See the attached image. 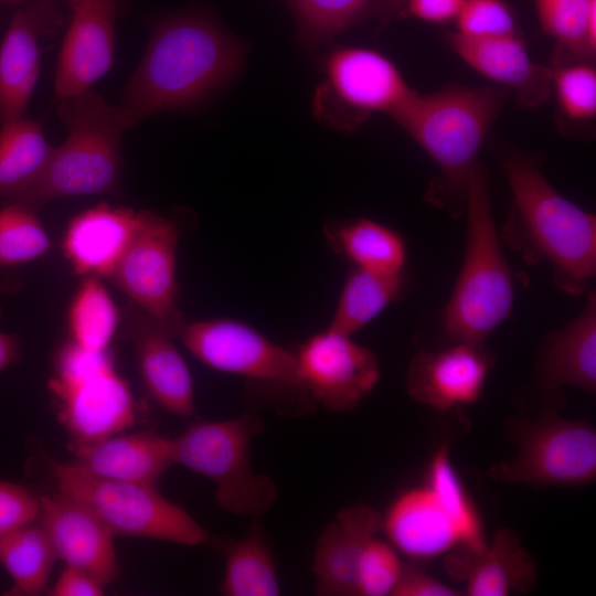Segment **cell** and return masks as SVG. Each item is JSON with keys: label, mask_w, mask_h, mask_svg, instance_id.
I'll use <instances>...</instances> for the list:
<instances>
[{"label": "cell", "mask_w": 596, "mask_h": 596, "mask_svg": "<svg viewBox=\"0 0 596 596\" xmlns=\"http://www.w3.org/2000/svg\"><path fill=\"white\" fill-rule=\"evenodd\" d=\"M243 44L200 13L173 15L156 28L118 107L124 129L167 110L187 109L241 70Z\"/></svg>", "instance_id": "cell-1"}, {"label": "cell", "mask_w": 596, "mask_h": 596, "mask_svg": "<svg viewBox=\"0 0 596 596\" xmlns=\"http://www.w3.org/2000/svg\"><path fill=\"white\" fill-rule=\"evenodd\" d=\"M511 195L501 241L529 265L550 263L556 286L572 296L596 274V217L563 196L545 178L538 156L501 147Z\"/></svg>", "instance_id": "cell-2"}, {"label": "cell", "mask_w": 596, "mask_h": 596, "mask_svg": "<svg viewBox=\"0 0 596 596\" xmlns=\"http://www.w3.org/2000/svg\"><path fill=\"white\" fill-rule=\"evenodd\" d=\"M507 99L501 87L447 85L430 94L416 92L392 117L438 169L425 200L454 219L466 211L471 171Z\"/></svg>", "instance_id": "cell-3"}, {"label": "cell", "mask_w": 596, "mask_h": 596, "mask_svg": "<svg viewBox=\"0 0 596 596\" xmlns=\"http://www.w3.org/2000/svg\"><path fill=\"white\" fill-rule=\"evenodd\" d=\"M57 115L67 128L39 178L7 199L38 212L46 203L74 195L120 194L125 131L118 107L91 89L60 99Z\"/></svg>", "instance_id": "cell-4"}, {"label": "cell", "mask_w": 596, "mask_h": 596, "mask_svg": "<svg viewBox=\"0 0 596 596\" xmlns=\"http://www.w3.org/2000/svg\"><path fill=\"white\" fill-rule=\"evenodd\" d=\"M462 265L441 316L447 343H485L513 309L515 283L494 223L485 167L471 171Z\"/></svg>", "instance_id": "cell-5"}, {"label": "cell", "mask_w": 596, "mask_h": 596, "mask_svg": "<svg viewBox=\"0 0 596 596\" xmlns=\"http://www.w3.org/2000/svg\"><path fill=\"white\" fill-rule=\"evenodd\" d=\"M260 432L262 422L254 414L193 423L171 438L173 464L213 481L219 508L256 519L277 497L274 480L251 464V441Z\"/></svg>", "instance_id": "cell-6"}, {"label": "cell", "mask_w": 596, "mask_h": 596, "mask_svg": "<svg viewBox=\"0 0 596 596\" xmlns=\"http://www.w3.org/2000/svg\"><path fill=\"white\" fill-rule=\"evenodd\" d=\"M49 390L56 402L57 421L71 437L70 445L97 443L136 422L131 389L116 372L108 350L65 343L56 354Z\"/></svg>", "instance_id": "cell-7"}, {"label": "cell", "mask_w": 596, "mask_h": 596, "mask_svg": "<svg viewBox=\"0 0 596 596\" xmlns=\"http://www.w3.org/2000/svg\"><path fill=\"white\" fill-rule=\"evenodd\" d=\"M505 435L515 454L496 462L489 478L531 487H584L596 479V429L587 421L546 409L533 419L510 418Z\"/></svg>", "instance_id": "cell-8"}, {"label": "cell", "mask_w": 596, "mask_h": 596, "mask_svg": "<svg viewBox=\"0 0 596 596\" xmlns=\"http://www.w3.org/2000/svg\"><path fill=\"white\" fill-rule=\"evenodd\" d=\"M58 490L87 504L115 534L199 545L205 529L183 508L164 498L157 485L94 477L74 466L47 458Z\"/></svg>", "instance_id": "cell-9"}, {"label": "cell", "mask_w": 596, "mask_h": 596, "mask_svg": "<svg viewBox=\"0 0 596 596\" xmlns=\"http://www.w3.org/2000/svg\"><path fill=\"white\" fill-rule=\"evenodd\" d=\"M322 72L313 111L341 130L356 128L374 113L392 118L416 93L387 56L368 47L340 46L330 51Z\"/></svg>", "instance_id": "cell-10"}, {"label": "cell", "mask_w": 596, "mask_h": 596, "mask_svg": "<svg viewBox=\"0 0 596 596\" xmlns=\"http://www.w3.org/2000/svg\"><path fill=\"white\" fill-rule=\"evenodd\" d=\"M187 350L206 366L246 379L272 394H292L310 407L296 353L248 324L233 319L188 323L179 336Z\"/></svg>", "instance_id": "cell-11"}, {"label": "cell", "mask_w": 596, "mask_h": 596, "mask_svg": "<svg viewBox=\"0 0 596 596\" xmlns=\"http://www.w3.org/2000/svg\"><path fill=\"white\" fill-rule=\"evenodd\" d=\"M179 228L171 219L140 211V225L111 274L114 284L172 338L187 324L177 306Z\"/></svg>", "instance_id": "cell-12"}, {"label": "cell", "mask_w": 596, "mask_h": 596, "mask_svg": "<svg viewBox=\"0 0 596 596\" xmlns=\"http://www.w3.org/2000/svg\"><path fill=\"white\" fill-rule=\"evenodd\" d=\"M295 353L307 394L329 411L359 406L381 377L373 351L329 327L308 338Z\"/></svg>", "instance_id": "cell-13"}, {"label": "cell", "mask_w": 596, "mask_h": 596, "mask_svg": "<svg viewBox=\"0 0 596 596\" xmlns=\"http://www.w3.org/2000/svg\"><path fill=\"white\" fill-rule=\"evenodd\" d=\"M493 354L485 343L451 342L418 350L406 370V390L417 403L438 412L475 404L481 396Z\"/></svg>", "instance_id": "cell-14"}, {"label": "cell", "mask_w": 596, "mask_h": 596, "mask_svg": "<svg viewBox=\"0 0 596 596\" xmlns=\"http://www.w3.org/2000/svg\"><path fill=\"white\" fill-rule=\"evenodd\" d=\"M38 519L65 565L87 572L105 586L119 577L115 534L83 501L61 490L42 496Z\"/></svg>", "instance_id": "cell-15"}, {"label": "cell", "mask_w": 596, "mask_h": 596, "mask_svg": "<svg viewBox=\"0 0 596 596\" xmlns=\"http://www.w3.org/2000/svg\"><path fill=\"white\" fill-rule=\"evenodd\" d=\"M118 6L119 0H81L74 4L54 76L58 100L88 91L111 68Z\"/></svg>", "instance_id": "cell-16"}, {"label": "cell", "mask_w": 596, "mask_h": 596, "mask_svg": "<svg viewBox=\"0 0 596 596\" xmlns=\"http://www.w3.org/2000/svg\"><path fill=\"white\" fill-rule=\"evenodd\" d=\"M123 334L134 344L140 380L148 396L172 415H193L192 376L172 337L131 301L125 310Z\"/></svg>", "instance_id": "cell-17"}, {"label": "cell", "mask_w": 596, "mask_h": 596, "mask_svg": "<svg viewBox=\"0 0 596 596\" xmlns=\"http://www.w3.org/2000/svg\"><path fill=\"white\" fill-rule=\"evenodd\" d=\"M453 51L471 68L514 93L525 107H536L552 92V68L536 63L515 34L470 38L448 35Z\"/></svg>", "instance_id": "cell-18"}, {"label": "cell", "mask_w": 596, "mask_h": 596, "mask_svg": "<svg viewBox=\"0 0 596 596\" xmlns=\"http://www.w3.org/2000/svg\"><path fill=\"white\" fill-rule=\"evenodd\" d=\"M381 531L398 553L413 560L433 558L461 546L453 518L426 482L394 498L382 514Z\"/></svg>", "instance_id": "cell-19"}, {"label": "cell", "mask_w": 596, "mask_h": 596, "mask_svg": "<svg viewBox=\"0 0 596 596\" xmlns=\"http://www.w3.org/2000/svg\"><path fill=\"white\" fill-rule=\"evenodd\" d=\"M536 380L543 392L558 397L562 386L596 393V295L589 289L583 310L550 332L539 353Z\"/></svg>", "instance_id": "cell-20"}, {"label": "cell", "mask_w": 596, "mask_h": 596, "mask_svg": "<svg viewBox=\"0 0 596 596\" xmlns=\"http://www.w3.org/2000/svg\"><path fill=\"white\" fill-rule=\"evenodd\" d=\"M139 225L140 211L99 203L71 220L64 254L76 274L110 277Z\"/></svg>", "instance_id": "cell-21"}, {"label": "cell", "mask_w": 596, "mask_h": 596, "mask_svg": "<svg viewBox=\"0 0 596 596\" xmlns=\"http://www.w3.org/2000/svg\"><path fill=\"white\" fill-rule=\"evenodd\" d=\"M78 469L94 477L157 485L173 464L172 439L155 429L116 434L85 445H68Z\"/></svg>", "instance_id": "cell-22"}, {"label": "cell", "mask_w": 596, "mask_h": 596, "mask_svg": "<svg viewBox=\"0 0 596 596\" xmlns=\"http://www.w3.org/2000/svg\"><path fill=\"white\" fill-rule=\"evenodd\" d=\"M382 530V514L368 504L341 509L316 543L312 571L319 595H355L361 551Z\"/></svg>", "instance_id": "cell-23"}, {"label": "cell", "mask_w": 596, "mask_h": 596, "mask_svg": "<svg viewBox=\"0 0 596 596\" xmlns=\"http://www.w3.org/2000/svg\"><path fill=\"white\" fill-rule=\"evenodd\" d=\"M52 10L35 2L13 15L0 46V126L22 117L40 73V35Z\"/></svg>", "instance_id": "cell-24"}, {"label": "cell", "mask_w": 596, "mask_h": 596, "mask_svg": "<svg viewBox=\"0 0 596 596\" xmlns=\"http://www.w3.org/2000/svg\"><path fill=\"white\" fill-rule=\"evenodd\" d=\"M466 581V595L507 596L531 592L538 584L536 564L520 538L499 529L485 549L459 570Z\"/></svg>", "instance_id": "cell-25"}, {"label": "cell", "mask_w": 596, "mask_h": 596, "mask_svg": "<svg viewBox=\"0 0 596 596\" xmlns=\"http://www.w3.org/2000/svg\"><path fill=\"white\" fill-rule=\"evenodd\" d=\"M323 231L332 251L351 267L384 274L405 272L407 246L395 230L370 219H351L328 222Z\"/></svg>", "instance_id": "cell-26"}, {"label": "cell", "mask_w": 596, "mask_h": 596, "mask_svg": "<svg viewBox=\"0 0 596 596\" xmlns=\"http://www.w3.org/2000/svg\"><path fill=\"white\" fill-rule=\"evenodd\" d=\"M409 288L406 270L384 274L351 267L329 328L353 336L386 307L403 298Z\"/></svg>", "instance_id": "cell-27"}, {"label": "cell", "mask_w": 596, "mask_h": 596, "mask_svg": "<svg viewBox=\"0 0 596 596\" xmlns=\"http://www.w3.org/2000/svg\"><path fill=\"white\" fill-rule=\"evenodd\" d=\"M56 557L40 524L29 523L0 533V564L11 578L6 595H41L46 590Z\"/></svg>", "instance_id": "cell-28"}, {"label": "cell", "mask_w": 596, "mask_h": 596, "mask_svg": "<svg viewBox=\"0 0 596 596\" xmlns=\"http://www.w3.org/2000/svg\"><path fill=\"white\" fill-rule=\"evenodd\" d=\"M53 147L39 121L17 118L0 126V198L31 185L46 167Z\"/></svg>", "instance_id": "cell-29"}, {"label": "cell", "mask_w": 596, "mask_h": 596, "mask_svg": "<svg viewBox=\"0 0 596 596\" xmlns=\"http://www.w3.org/2000/svg\"><path fill=\"white\" fill-rule=\"evenodd\" d=\"M280 592L270 549L256 522L225 555L221 593L226 596H276Z\"/></svg>", "instance_id": "cell-30"}, {"label": "cell", "mask_w": 596, "mask_h": 596, "mask_svg": "<svg viewBox=\"0 0 596 596\" xmlns=\"http://www.w3.org/2000/svg\"><path fill=\"white\" fill-rule=\"evenodd\" d=\"M426 483L453 518L461 538L460 554L468 558L487 545L480 515L451 462L447 444L433 455L426 471Z\"/></svg>", "instance_id": "cell-31"}, {"label": "cell", "mask_w": 596, "mask_h": 596, "mask_svg": "<svg viewBox=\"0 0 596 596\" xmlns=\"http://www.w3.org/2000/svg\"><path fill=\"white\" fill-rule=\"evenodd\" d=\"M67 321L75 343L89 350H108L120 316L96 276H86L81 283L70 305Z\"/></svg>", "instance_id": "cell-32"}, {"label": "cell", "mask_w": 596, "mask_h": 596, "mask_svg": "<svg viewBox=\"0 0 596 596\" xmlns=\"http://www.w3.org/2000/svg\"><path fill=\"white\" fill-rule=\"evenodd\" d=\"M540 24L570 54L588 61L596 51V0H535Z\"/></svg>", "instance_id": "cell-33"}, {"label": "cell", "mask_w": 596, "mask_h": 596, "mask_svg": "<svg viewBox=\"0 0 596 596\" xmlns=\"http://www.w3.org/2000/svg\"><path fill=\"white\" fill-rule=\"evenodd\" d=\"M291 12L299 43L323 45L368 14L372 0H281Z\"/></svg>", "instance_id": "cell-34"}, {"label": "cell", "mask_w": 596, "mask_h": 596, "mask_svg": "<svg viewBox=\"0 0 596 596\" xmlns=\"http://www.w3.org/2000/svg\"><path fill=\"white\" fill-rule=\"evenodd\" d=\"M51 247L36 212L15 203H7L0 210V265L30 262Z\"/></svg>", "instance_id": "cell-35"}, {"label": "cell", "mask_w": 596, "mask_h": 596, "mask_svg": "<svg viewBox=\"0 0 596 596\" xmlns=\"http://www.w3.org/2000/svg\"><path fill=\"white\" fill-rule=\"evenodd\" d=\"M552 89L563 116L587 123L596 117V71L587 61L557 64L552 68Z\"/></svg>", "instance_id": "cell-36"}, {"label": "cell", "mask_w": 596, "mask_h": 596, "mask_svg": "<svg viewBox=\"0 0 596 596\" xmlns=\"http://www.w3.org/2000/svg\"><path fill=\"white\" fill-rule=\"evenodd\" d=\"M404 564L398 551L377 535L364 544L355 573L354 594L359 596H392Z\"/></svg>", "instance_id": "cell-37"}, {"label": "cell", "mask_w": 596, "mask_h": 596, "mask_svg": "<svg viewBox=\"0 0 596 596\" xmlns=\"http://www.w3.org/2000/svg\"><path fill=\"white\" fill-rule=\"evenodd\" d=\"M457 33L491 38L517 33L515 18L503 0H465L456 17Z\"/></svg>", "instance_id": "cell-38"}, {"label": "cell", "mask_w": 596, "mask_h": 596, "mask_svg": "<svg viewBox=\"0 0 596 596\" xmlns=\"http://www.w3.org/2000/svg\"><path fill=\"white\" fill-rule=\"evenodd\" d=\"M40 511V498L28 488L0 480V533L33 523Z\"/></svg>", "instance_id": "cell-39"}, {"label": "cell", "mask_w": 596, "mask_h": 596, "mask_svg": "<svg viewBox=\"0 0 596 596\" xmlns=\"http://www.w3.org/2000/svg\"><path fill=\"white\" fill-rule=\"evenodd\" d=\"M461 593L414 565H404L392 596H457Z\"/></svg>", "instance_id": "cell-40"}, {"label": "cell", "mask_w": 596, "mask_h": 596, "mask_svg": "<svg viewBox=\"0 0 596 596\" xmlns=\"http://www.w3.org/2000/svg\"><path fill=\"white\" fill-rule=\"evenodd\" d=\"M105 585L87 572L65 565L58 578L49 589L52 596H100Z\"/></svg>", "instance_id": "cell-41"}, {"label": "cell", "mask_w": 596, "mask_h": 596, "mask_svg": "<svg viewBox=\"0 0 596 596\" xmlns=\"http://www.w3.org/2000/svg\"><path fill=\"white\" fill-rule=\"evenodd\" d=\"M465 0H405L400 17H414L430 23L456 19Z\"/></svg>", "instance_id": "cell-42"}, {"label": "cell", "mask_w": 596, "mask_h": 596, "mask_svg": "<svg viewBox=\"0 0 596 596\" xmlns=\"http://www.w3.org/2000/svg\"><path fill=\"white\" fill-rule=\"evenodd\" d=\"M404 2L405 0H372L368 14L376 19L379 30L382 31L400 17Z\"/></svg>", "instance_id": "cell-43"}, {"label": "cell", "mask_w": 596, "mask_h": 596, "mask_svg": "<svg viewBox=\"0 0 596 596\" xmlns=\"http://www.w3.org/2000/svg\"><path fill=\"white\" fill-rule=\"evenodd\" d=\"M19 355V343L14 336L0 332V372L14 363Z\"/></svg>", "instance_id": "cell-44"}, {"label": "cell", "mask_w": 596, "mask_h": 596, "mask_svg": "<svg viewBox=\"0 0 596 596\" xmlns=\"http://www.w3.org/2000/svg\"><path fill=\"white\" fill-rule=\"evenodd\" d=\"M0 1H6V2H10V3H19L23 0H0Z\"/></svg>", "instance_id": "cell-45"}, {"label": "cell", "mask_w": 596, "mask_h": 596, "mask_svg": "<svg viewBox=\"0 0 596 596\" xmlns=\"http://www.w3.org/2000/svg\"><path fill=\"white\" fill-rule=\"evenodd\" d=\"M68 1L72 2L73 6H74V4H76L77 2H79L81 0H68Z\"/></svg>", "instance_id": "cell-46"}]
</instances>
